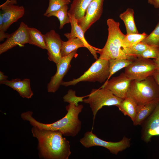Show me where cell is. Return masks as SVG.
<instances>
[{"label":"cell","instance_id":"6da1fadb","mask_svg":"<svg viewBox=\"0 0 159 159\" xmlns=\"http://www.w3.org/2000/svg\"><path fill=\"white\" fill-rule=\"evenodd\" d=\"M32 132L38 141L39 155L45 159H68L71 154L69 142L60 131L33 126Z\"/></svg>","mask_w":159,"mask_h":159},{"label":"cell","instance_id":"7a4b0ae2","mask_svg":"<svg viewBox=\"0 0 159 159\" xmlns=\"http://www.w3.org/2000/svg\"><path fill=\"white\" fill-rule=\"evenodd\" d=\"M66 108L67 111L66 115L61 119L50 124L43 123L35 120L33 117V112L31 111L22 113L21 116L23 120L29 122L33 126L41 129L58 130L61 132L64 136L75 137L81 129L82 123L79 119L78 115L82 111L83 106L82 105L76 106L69 103Z\"/></svg>","mask_w":159,"mask_h":159},{"label":"cell","instance_id":"3957f363","mask_svg":"<svg viewBox=\"0 0 159 159\" xmlns=\"http://www.w3.org/2000/svg\"><path fill=\"white\" fill-rule=\"evenodd\" d=\"M108 35L104 47L99 49L97 53L99 58L106 60L115 59H129L124 52L122 46V41L125 37L120 28V23L112 18L107 21Z\"/></svg>","mask_w":159,"mask_h":159},{"label":"cell","instance_id":"277c9868","mask_svg":"<svg viewBox=\"0 0 159 159\" xmlns=\"http://www.w3.org/2000/svg\"><path fill=\"white\" fill-rule=\"evenodd\" d=\"M127 97L137 105L145 104L159 98V86L152 76L141 80H132Z\"/></svg>","mask_w":159,"mask_h":159},{"label":"cell","instance_id":"5b68a950","mask_svg":"<svg viewBox=\"0 0 159 159\" xmlns=\"http://www.w3.org/2000/svg\"><path fill=\"white\" fill-rule=\"evenodd\" d=\"M109 61L99 58L79 78L69 81H63L61 85L67 87L75 85L81 82H104L109 77Z\"/></svg>","mask_w":159,"mask_h":159},{"label":"cell","instance_id":"8992f818","mask_svg":"<svg viewBox=\"0 0 159 159\" xmlns=\"http://www.w3.org/2000/svg\"><path fill=\"white\" fill-rule=\"evenodd\" d=\"M124 99L115 95L110 90L104 87L92 89L88 97L83 102L89 104L93 115V124L97 112L104 106L119 105Z\"/></svg>","mask_w":159,"mask_h":159},{"label":"cell","instance_id":"52a82bcc","mask_svg":"<svg viewBox=\"0 0 159 159\" xmlns=\"http://www.w3.org/2000/svg\"><path fill=\"white\" fill-rule=\"evenodd\" d=\"M80 142L86 148L94 146H102L107 149L110 153L115 155H117L119 152L129 148L130 145V139L125 137L118 142L107 141L98 137L93 133L92 130L86 132Z\"/></svg>","mask_w":159,"mask_h":159},{"label":"cell","instance_id":"ba28073f","mask_svg":"<svg viewBox=\"0 0 159 159\" xmlns=\"http://www.w3.org/2000/svg\"><path fill=\"white\" fill-rule=\"evenodd\" d=\"M157 69L153 60L137 57L125 68L124 73L132 80H141L152 76Z\"/></svg>","mask_w":159,"mask_h":159},{"label":"cell","instance_id":"9c48e42d","mask_svg":"<svg viewBox=\"0 0 159 159\" xmlns=\"http://www.w3.org/2000/svg\"><path fill=\"white\" fill-rule=\"evenodd\" d=\"M77 55V50H75L67 56L62 57L60 60L56 64V72L51 77L47 85L48 92L54 93L58 89L63 81V78L70 68L72 60Z\"/></svg>","mask_w":159,"mask_h":159},{"label":"cell","instance_id":"30bf717a","mask_svg":"<svg viewBox=\"0 0 159 159\" xmlns=\"http://www.w3.org/2000/svg\"><path fill=\"white\" fill-rule=\"evenodd\" d=\"M16 1L14 0H6L0 6L3 28L5 32L12 24L23 17L24 14V7L16 5Z\"/></svg>","mask_w":159,"mask_h":159},{"label":"cell","instance_id":"8fae6325","mask_svg":"<svg viewBox=\"0 0 159 159\" xmlns=\"http://www.w3.org/2000/svg\"><path fill=\"white\" fill-rule=\"evenodd\" d=\"M29 28L27 25L21 22L18 29L9 34L6 40L0 45V54L17 45L23 46L29 43Z\"/></svg>","mask_w":159,"mask_h":159},{"label":"cell","instance_id":"7c38bea8","mask_svg":"<svg viewBox=\"0 0 159 159\" xmlns=\"http://www.w3.org/2000/svg\"><path fill=\"white\" fill-rule=\"evenodd\" d=\"M104 0H92L86 10L85 16L78 21L79 25L85 33L101 17L103 12Z\"/></svg>","mask_w":159,"mask_h":159},{"label":"cell","instance_id":"4fadbf2b","mask_svg":"<svg viewBox=\"0 0 159 159\" xmlns=\"http://www.w3.org/2000/svg\"><path fill=\"white\" fill-rule=\"evenodd\" d=\"M131 81L124 72L122 73L105 82L100 88L108 89L116 96L124 99L127 97Z\"/></svg>","mask_w":159,"mask_h":159},{"label":"cell","instance_id":"5bb4252c","mask_svg":"<svg viewBox=\"0 0 159 159\" xmlns=\"http://www.w3.org/2000/svg\"><path fill=\"white\" fill-rule=\"evenodd\" d=\"M48 58L56 64L61 59L62 40L59 35L54 29L50 30L44 34Z\"/></svg>","mask_w":159,"mask_h":159},{"label":"cell","instance_id":"9a60e30c","mask_svg":"<svg viewBox=\"0 0 159 159\" xmlns=\"http://www.w3.org/2000/svg\"><path fill=\"white\" fill-rule=\"evenodd\" d=\"M69 18L71 29L70 33L64 34V35L68 39L71 38H77L80 39L96 60L97 58V53L99 48L91 45L86 40L84 33L81 27L78 23V21L72 15L68 14Z\"/></svg>","mask_w":159,"mask_h":159},{"label":"cell","instance_id":"2e32d148","mask_svg":"<svg viewBox=\"0 0 159 159\" xmlns=\"http://www.w3.org/2000/svg\"><path fill=\"white\" fill-rule=\"evenodd\" d=\"M159 135V104L150 115L143 130V138L149 142L154 136Z\"/></svg>","mask_w":159,"mask_h":159},{"label":"cell","instance_id":"e0dca14e","mask_svg":"<svg viewBox=\"0 0 159 159\" xmlns=\"http://www.w3.org/2000/svg\"><path fill=\"white\" fill-rule=\"evenodd\" d=\"M0 83L15 90L19 93L20 96L23 98L30 99L33 95L30 87L29 79L26 78L21 80L17 78L10 80H6L0 82Z\"/></svg>","mask_w":159,"mask_h":159},{"label":"cell","instance_id":"ac0fdd59","mask_svg":"<svg viewBox=\"0 0 159 159\" xmlns=\"http://www.w3.org/2000/svg\"><path fill=\"white\" fill-rule=\"evenodd\" d=\"M159 104V98L155 99L145 104L137 105V115L133 122L134 125H140L147 117L150 115Z\"/></svg>","mask_w":159,"mask_h":159},{"label":"cell","instance_id":"d6986e66","mask_svg":"<svg viewBox=\"0 0 159 159\" xmlns=\"http://www.w3.org/2000/svg\"><path fill=\"white\" fill-rule=\"evenodd\" d=\"M92 0H73L68 13L79 21L85 16L86 10Z\"/></svg>","mask_w":159,"mask_h":159},{"label":"cell","instance_id":"ffe728a7","mask_svg":"<svg viewBox=\"0 0 159 159\" xmlns=\"http://www.w3.org/2000/svg\"><path fill=\"white\" fill-rule=\"evenodd\" d=\"M137 106L132 99L127 97L117 107L125 115H127L133 122L137 115Z\"/></svg>","mask_w":159,"mask_h":159},{"label":"cell","instance_id":"44dd1931","mask_svg":"<svg viewBox=\"0 0 159 159\" xmlns=\"http://www.w3.org/2000/svg\"><path fill=\"white\" fill-rule=\"evenodd\" d=\"M119 17L125 24L127 34L139 33L135 22L133 9L127 8L120 15Z\"/></svg>","mask_w":159,"mask_h":159},{"label":"cell","instance_id":"7402d4cb","mask_svg":"<svg viewBox=\"0 0 159 159\" xmlns=\"http://www.w3.org/2000/svg\"><path fill=\"white\" fill-rule=\"evenodd\" d=\"M85 46L79 39L76 38L68 39L67 41H62L61 54L62 57L69 54L78 48Z\"/></svg>","mask_w":159,"mask_h":159},{"label":"cell","instance_id":"603a6c76","mask_svg":"<svg viewBox=\"0 0 159 159\" xmlns=\"http://www.w3.org/2000/svg\"><path fill=\"white\" fill-rule=\"evenodd\" d=\"M132 58L115 59L109 60L110 75L108 79L105 82L108 81L112 76L116 72L123 68H125L131 64L134 60Z\"/></svg>","mask_w":159,"mask_h":159},{"label":"cell","instance_id":"cb8c5ba5","mask_svg":"<svg viewBox=\"0 0 159 159\" xmlns=\"http://www.w3.org/2000/svg\"><path fill=\"white\" fill-rule=\"evenodd\" d=\"M29 44L37 46L43 49H46L44 34L37 29L29 27Z\"/></svg>","mask_w":159,"mask_h":159},{"label":"cell","instance_id":"d4e9b609","mask_svg":"<svg viewBox=\"0 0 159 159\" xmlns=\"http://www.w3.org/2000/svg\"><path fill=\"white\" fill-rule=\"evenodd\" d=\"M150 46L143 41L134 45L123 48L126 54L130 58H137Z\"/></svg>","mask_w":159,"mask_h":159},{"label":"cell","instance_id":"484cf974","mask_svg":"<svg viewBox=\"0 0 159 159\" xmlns=\"http://www.w3.org/2000/svg\"><path fill=\"white\" fill-rule=\"evenodd\" d=\"M68 9L67 4L65 5L59 10L50 13L47 16L50 17L51 16H54L57 17L59 21V29H61L63 28L64 25L70 22L68 14Z\"/></svg>","mask_w":159,"mask_h":159},{"label":"cell","instance_id":"4316f807","mask_svg":"<svg viewBox=\"0 0 159 159\" xmlns=\"http://www.w3.org/2000/svg\"><path fill=\"white\" fill-rule=\"evenodd\" d=\"M148 35L145 32L126 34L122 41V48L134 45L142 41Z\"/></svg>","mask_w":159,"mask_h":159},{"label":"cell","instance_id":"83f0119b","mask_svg":"<svg viewBox=\"0 0 159 159\" xmlns=\"http://www.w3.org/2000/svg\"><path fill=\"white\" fill-rule=\"evenodd\" d=\"M142 41L149 45L159 47V22L154 30Z\"/></svg>","mask_w":159,"mask_h":159},{"label":"cell","instance_id":"f1b7e54d","mask_svg":"<svg viewBox=\"0 0 159 159\" xmlns=\"http://www.w3.org/2000/svg\"><path fill=\"white\" fill-rule=\"evenodd\" d=\"M49 4L44 15L47 16L50 13L57 11L70 3L67 0H49Z\"/></svg>","mask_w":159,"mask_h":159},{"label":"cell","instance_id":"f546056e","mask_svg":"<svg viewBox=\"0 0 159 159\" xmlns=\"http://www.w3.org/2000/svg\"><path fill=\"white\" fill-rule=\"evenodd\" d=\"M76 92L72 89L69 90L67 94L63 97V101L64 102L74 104L76 106H78L79 102H83V99L86 97H88V95L85 96L78 97L76 96Z\"/></svg>","mask_w":159,"mask_h":159},{"label":"cell","instance_id":"4dcf8cb0","mask_svg":"<svg viewBox=\"0 0 159 159\" xmlns=\"http://www.w3.org/2000/svg\"><path fill=\"white\" fill-rule=\"evenodd\" d=\"M159 54V47L150 46L137 57L156 59Z\"/></svg>","mask_w":159,"mask_h":159},{"label":"cell","instance_id":"1f68e13d","mask_svg":"<svg viewBox=\"0 0 159 159\" xmlns=\"http://www.w3.org/2000/svg\"><path fill=\"white\" fill-rule=\"evenodd\" d=\"M3 28V19L1 13L0 14V41H3L4 38H7L9 35L8 33H5Z\"/></svg>","mask_w":159,"mask_h":159},{"label":"cell","instance_id":"d6a6232c","mask_svg":"<svg viewBox=\"0 0 159 159\" xmlns=\"http://www.w3.org/2000/svg\"><path fill=\"white\" fill-rule=\"evenodd\" d=\"M148 3L155 8H159V0H147Z\"/></svg>","mask_w":159,"mask_h":159},{"label":"cell","instance_id":"836d02e7","mask_svg":"<svg viewBox=\"0 0 159 159\" xmlns=\"http://www.w3.org/2000/svg\"><path fill=\"white\" fill-rule=\"evenodd\" d=\"M156 83L159 86V69H157L152 75Z\"/></svg>","mask_w":159,"mask_h":159},{"label":"cell","instance_id":"e575fe53","mask_svg":"<svg viewBox=\"0 0 159 159\" xmlns=\"http://www.w3.org/2000/svg\"><path fill=\"white\" fill-rule=\"evenodd\" d=\"M8 77L4 74L3 72L0 71V82L6 80Z\"/></svg>","mask_w":159,"mask_h":159},{"label":"cell","instance_id":"d590c367","mask_svg":"<svg viewBox=\"0 0 159 159\" xmlns=\"http://www.w3.org/2000/svg\"><path fill=\"white\" fill-rule=\"evenodd\" d=\"M156 66L157 69H159V54L158 57L153 60Z\"/></svg>","mask_w":159,"mask_h":159},{"label":"cell","instance_id":"8d00e7d4","mask_svg":"<svg viewBox=\"0 0 159 159\" xmlns=\"http://www.w3.org/2000/svg\"><path fill=\"white\" fill-rule=\"evenodd\" d=\"M69 2H71V0H67Z\"/></svg>","mask_w":159,"mask_h":159},{"label":"cell","instance_id":"74e56055","mask_svg":"<svg viewBox=\"0 0 159 159\" xmlns=\"http://www.w3.org/2000/svg\"><path fill=\"white\" fill-rule=\"evenodd\" d=\"M15 0V1H16L17 0Z\"/></svg>","mask_w":159,"mask_h":159}]
</instances>
